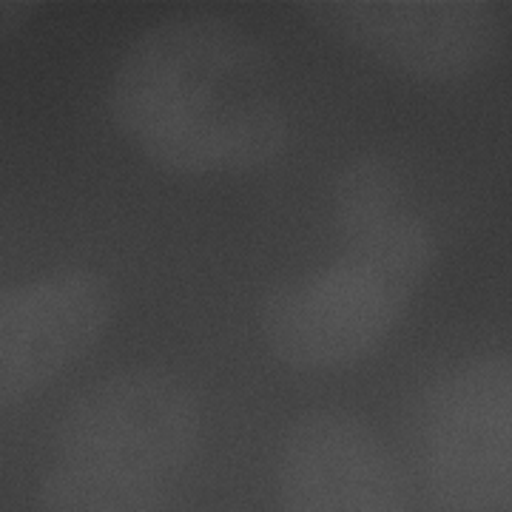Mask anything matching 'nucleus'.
<instances>
[{"label": "nucleus", "instance_id": "nucleus-6", "mask_svg": "<svg viewBox=\"0 0 512 512\" xmlns=\"http://www.w3.org/2000/svg\"><path fill=\"white\" fill-rule=\"evenodd\" d=\"M279 512H410L376 433L353 416L311 413L279 458Z\"/></svg>", "mask_w": 512, "mask_h": 512}, {"label": "nucleus", "instance_id": "nucleus-3", "mask_svg": "<svg viewBox=\"0 0 512 512\" xmlns=\"http://www.w3.org/2000/svg\"><path fill=\"white\" fill-rule=\"evenodd\" d=\"M302 12L328 35L421 83L481 72L501 49L507 15L467 0H322Z\"/></svg>", "mask_w": 512, "mask_h": 512}, {"label": "nucleus", "instance_id": "nucleus-5", "mask_svg": "<svg viewBox=\"0 0 512 512\" xmlns=\"http://www.w3.org/2000/svg\"><path fill=\"white\" fill-rule=\"evenodd\" d=\"M114 311L111 282L89 268L0 288V413L83 359L106 336Z\"/></svg>", "mask_w": 512, "mask_h": 512}, {"label": "nucleus", "instance_id": "nucleus-9", "mask_svg": "<svg viewBox=\"0 0 512 512\" xmlns=\"http://www.w3.org/2000/svg\"><path fill=\"white\" fill-rule=\"evenodd\" d=\"M37 3H20V0H0V43L20 35L32 20L37 18Z\"/></svg>", "mask_w": 512, "mask_h": 512}, {"label": "nucleus", "instance_id": "nucleus-2", "mask_svg": "<svg viewBox=\"0 0 512 512\" xmlns=\"http://www.w3.org/2000/svg\"><path fill=\"white\" fill-rule=\"evenodd\" d=\"M433 239L410 214L348 239L325 271L274 285L259 305L265 345L293 370H339L373 356L413 305Z\"/></svg>", "mask_w": 512, "mask_h": 512}, {"label": "nucleus", "instance_id": "nucleus-8", "mask_svg": "<svg viewBox=\"0 0 512 512\" xmlns=\"http://www.w3.org/2000/svg\"><path fill=\"white\" fill-rule=\"evenodd\" d=\"M171 490L117 464L55 456L40 481L37 512H168Z\"/></svg>", "mask_w": 512, "mask_h": 512}, {"label": "nucleus", "instance_id": "nucleus-7", "mask_svg": "<svg viewBox=\"0 0 512 512\" xmlns=\"http://www.w3.org/2000/svg\"><path fill=\"white\" fill-rule=\"evenodd\" d=\"M433 444V495L450 512H512V370L458 384Z\"/></svg>", "mask_w": 512, "mask_h": 512}, {"label": "nucleus", "instance_id": "nucleus-1", "mask_svg": "<svg viewBox=\"0 0 512 512\" xmlns=\"http://www.w3.org/2000/svg\"><path fill=\"white\" fill-rule=\"evenodd\" d=\"M248 69L237 29L211 12L160 20L134 40L111 80V120L146 160L174 174L254 171L288 143L271 100H231L225 77Z\"/></svg>", "mask_w": 512, "mask_h": 512}, {"label": "nucleus", "instance_id": "nucleus-4", "mask_svg": "<svg viewBox=\"0 0 512 512\" xmlns=\"http://www.w3.org/2000/svg\"><path fill=\"white\" fill-rule=\"evenodd\" d=\"M202 439L191 387L168 373L131 370L94 384L57 430V456L92 458L177 484Z\"/></svg>", "mask_w": 512, "mask_h": 512}]
</instances>
